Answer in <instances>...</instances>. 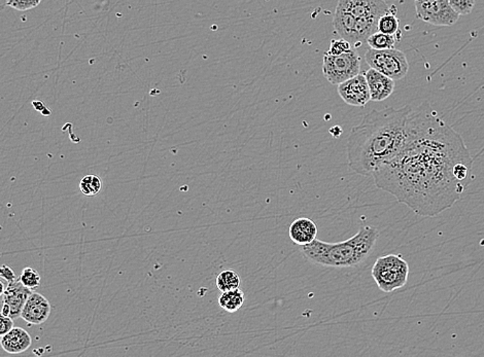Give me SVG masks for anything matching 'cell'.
Returning <instances> with one entry per match:
<instances>
[{
  "mask_svg": "<svg viewBox=\"0 0 484 357\" xmlns=\"http://www.w3.org/2000/svg\"><path fill=\"white\" fill-rule=\"evenodd\" d=\"M473 159L457 132L427 102L412 109L402 151L373 173L375 185L420 216L453 207L472 178Z\"/></svg>",
  "mask_w": 484,
  "mask_h": 357,
  "instance_id": "obj_1",
  "label": "cell"
},
{
  "mask_svg": "<svg viewBox=\"0 0 484 357\" xmlns=\"http://www.w3.org/2000/svg\"><path fill=\"white\" fill-rule=\"evenodd\" d=\"M411 106L374 109L351 129L347 138V160L351 171L372 176L379 167L396 157L409 137Z\"/></svg>",
  "mask_w": 484,
  "mask_h": 357,
  "instance_id": "obj_2",
  "label": "cell"
},
{
  "mask_svg": "<svg viewBox=\"0 0 484 357\" xmlns=\"http://www.w3.org/2000/svg\"><path fill=\"white\" fill-rule=\"evenodd\" d=\"M379 231L371 226H364L353 237L339 243H329L316 239L308 245L300 246L304 257L325 267H355L372 252Z\"/></svg>",
  "mask_w": 484,
  "mask_h": 357,
  "instance_id": "obj_3",
  "label": "cell"
},
{
  "mask_svg": "<svg viewBox=\"0 0 484 357\" xmlns=\"http://www.w3.org/2000/svg\"><path fill=\"white\" fill-rule=\"evenodd\" d=\"M373 279L383 293H392L407 284L409 265L401 255L379 257L372 267Z\"/></svg>",
  "mask_w": 484,
  "mask_h": 357,
  "instance_id": "obj_4",
  "label": "cell"
},
{
  "mask_svg": "<svg viewBox=\"0 0 484 357\" xmlns=\"http://www.w3.org/2000/svg\"><path fill=\"white\" fill-rule=\"evenodd\" d=\"M365 61L370 68L379 71L395 82L402 79L409 71V63L402 51L397 49H369L365 54Z\"/></svg>",
  "mask_w": 484,
  "mask_h": 357,
  "instance_id": "obj_5",
  "label": "cell"
},
{
  "mask_svg": "<svg viewBox=\"0 0 484 357\" xmlns=\"http://www.w3.org/2000/svg\"><path fill=\"white\" fill-rule=\"evenodd\" d=\"M323 73L332 84H339L361 73V58L353 50L340 55L325 53Z\"/></svg>",
  "mask_w": 484,
  "mask_h": 357,
  "instance_id": "obj_6",
  "label": "cell"
},
{
  "mask_svg": "<svg viewBox=\"0 0 484 357\" xmlns=\"http://www.w3.org/2000/svg\"><path fill=\"white\" fill-rule=\"evenodd\" d=\"M416 17L425 23L439 27L455 25L460 15L451 8L448 0H414Z\"/></svg>",
  "mask_w": 484,
  "mask_h": 357,
  "instance_id": "obj_7",
  "label": "cell"
},
{
  "mask_svg": "<svg viewBox=\"0 0 484 357\" xmlns=\"http://www.w3.org/2000/svg\"><path fill=\"white\" fill-rule=\"evenodd\" d=\"M338 94L346 105L363 107L371 101L370 90L364 73L338 84Z\"/></svg>",
  "mask_w": 484,
  "mask_h": 357,
  "instance_id": "obj_8",
  "label": "cell"
},
{
  "mask_svg": "<svg viewBox=\"0 0 484 357\" xmlns=\"http://www.w3.org/2000/svg\"><path fill=\"white\" fill-rule=\"evenodd\" d=\"M337 8L346 10L355 19H379L393 10L384 0H339Z\"/></svg>",
  "mask_w": 484,
  "mask_h": 357,
  "instance_id": "obj_9",
  "label": "cell"
},
{
  "mask_svg": "<svg viewBox=\"0 0 484 357\" xmlns=\"http://www.w3.org/2000/svg\"><path fill=\"white\" fill-rule=\"evenodd\" d=\"M31 293L32 289L23 285L20 278L8 282V287L4 289L1 312L13 319L20 317L22 309Z\"/></svg>",
  "mask_w": 484,
  "mask_h": 357,
  "instance_id": "obj_10",
  "label": "cell"
},
{
  "mask_svg": "<svg viewBox=\"0 0 484 357\" xmlns=\"http://www.w3.org/2000/svg\"><path fill=\"white\" fill-rule=\"evenodd\" d=\"M51 314V304L45 296L38 293H34L28 296L20 317L24 321L34 326L45 324Z\"/></svg>",
  "mask_w": 484,
  "mask_h": 357,
  "instance_id": "obj_11",
  "label": "cell"
},
{
  "mask_svg": "<svg viewBox=\"0 0 484 357\" xmlns=\"http://www.w3.org/2000/svg\"><path fill=\"white\" fill-rule=\"evenodd\" d=\"M364 75L370 90L371 101L381 102L394 93V79L373 68L365 71Z\"/></svg>",
  "mask_w": 484,
  "mask_h": 357,
  "instance_id": "obj_12",
  "label": "cell"
},
{
  "mask_svg": "<svg viewBox=\"0 0 484 357\" xmlns=\"http://www.w3.org/2000/svg\"><path fill=\"white\" fill-rule=\"evenodd\" d=\"M318 231V226L314 220L308 218H299L291 224L288 236L293 243L305 246L316 239Z\"/></svg>",
  "mask_w": 484,
  "mask_h": 357,
  "instance_id": "obj_13",
  "label": "cell"
},
{
  "mask_svg": "<svg viewBox=\"0 0 484 357\" xmlns=\"http://www.w3.org/2000/svg\"><path fill=\"white\" fill-rule=\"evenodd\" d=\"M2 349L10 354H20L29 349L32 344L30 335L22 328H13L0 340Z\"/></svg>",
  "mask_w": 484,
  "mask_h": 357,
  "instance_id": "obj_14",
  "label": "cell"
},
{
  "mask_svg": "<svg viewBox=\"0 0 484 357\" xmlns=\"http://www.w3.org/2000/svg\"><path fill=\"white\" fill-rule=\"evenodd\" d=\"M334 29L351 45H355V18L346 10L336 6L333 20Z\"/></svg>",
  "mask_w": 484,
  "mask_h": 357,
  "instance_id": "obj_15",
  "label": "cell"
},
{
  "mask_svg": "<svg viewBox=\"0 0 484 357\" xmlns=\"http://www.w3.org/2000/svg\"><path fill=\"white\" fill-rule=\"evenodd\" d=\"M243 304H244V294L240 289L225 291L219 298V305L221 308L228 313L237 312Z\"/></svg>",
  "mask_w": 484,
  "mask_h": 357,
  "instance_id": "obj_16",
  "label": "cell"
},
{
  "mask_svg": "<svg viewBox=\"0 0 484 357\" xmlns=\"http://www.w3.org/2000/svg\"><path fill=\"white\" fill-rule=\"evenodd\" d=\"M217 287L219 291L225 293V291H233V289H240V275L232 270H226L222 273L217 277Z\"/></svg>",
  "mask_w": 484,
  "mask_h": 357,
  "instance_id": "obj_17",
  "label": "cell"
},
{
  "mask_svg": "<svg viewBox=\"0 0 484 357\" xmlns=\"http://www.w3.org/2000/svg\"><path fill=\"white\" fill-rule=\"evenodd\" d=\"M398 40L399 36H388V34L376 31L367 38L366 43H368L370 49L388 50L394 49L395 45L398 42Z\"/></svg>",
  "mask_w": 484,
  "mask_h": 357,
  "instance_id": "obj_18",
  "label": "cell"
},
{
  "mask_svg": "<svg viewBox=\"0 0 484 357\" xmlns=\"http://www.w3.org/2000/svg\"><path fill=\"white\" fill-rule=\"evenodd\" d=\"M377 31L388 34V36H400L399 20L396 17V13L390 10L381 16L377 23Z\"/></svg>",
  "mask_w": 484,
  "mask_h": 357,
  "instance_id": "obj_19",
  "label": "cell"
},
{
  "mask_svg": "<svg viewBox=\"0 0 484 357\" xmlns=\"http://www.w3.org/2000/svg\"><path fill=\"white\" fill-rule=\"evenodd\" d=\"M102 189V181L98 175L89 174L82 177L80 183V190L82 195L88 197L96 196Z\"/></svg>",
  "mask_w": 484,
  "mask_h": 357,
  "instance_id": "obj_20",
  "label": "cell"
},
{
  "mask_svg": "<svg viewBox=\"0 0 484 357\" xmlns=\"http://www.w3.org/2000/svg\"><path fill=\"white\" fill-rule=\"evenodd\" d=\"M41 275L32 268L25 267L22 270L20 281L28 289H32V291L38 289L41 285Z\"/></svg>",
  "mask_w": 484,
  "mask_h": 357,
  "instance_id": "obj_21",
  "label": "cell"
},
{
  "mask_svg": "<svg viewBox=\"0 0 484 357\" xmlns=\"http://www.w3.org/2000/svg\"><path fill=\"white\" fill-rule=\"evenodd\" d=\"M448 2L460 16L471 14L475 8V0H448Z\"/></svg>",
  "mask_w": 484,
  "mask_h": 357,
  "instance_id": "obj_22",
  "label": "cell"
},
{
  "mask_svg": "<svg viewBox=\"0 0 484 357\" xmlns=\"http://www.w3.org/2000/svg\"><path fill=\"white\" fill-rule=\"evenodd\" d=\"M43 0H6V6L14 10L26 12L36 8Z\"/></svg>",
  "mask_w": 484,
  "mask_h": 357,
  "instance_id": "obj_23",
  "label": "cell"
},
{
  "mask_svg": "<svg viewBox=\"0 0 484 357\" xmlns=\"http://www.w3.org/2000/svg\"><path fill=\"white\" fill-rule=\"evenodd\" d=\"M351 47H353L351 43L347 42L344 38L333 40H331V45H330V49L327 53L331 54V55H340V54L351 51Z\"/></svg>",
  "mask_w": 484,
  "mask_h": 357,
  "instance_id": "obj_24",
  "label": "cell"
},
{
  "mask_svg": "<svg viewBox=\"0 0 484 357\" xmlns=\"http://www.w3.org/2000/svg\"><path fill=\"white\" fill-rule=\"evenodd\" d=\"M14 328V321L10 316L4 315L0 312V339L8 334L12 328Z\"/></svg>",
  "mask_w": 484,
  "mask_h": 357,
  "instance_id": "obj_25",
  "label": "cell"
},
{
  "mask_svg": "<svg viewBox=\"0 0 484 357\" xmlns=\"http://www.w3.org/2000/svg\"><path fill=\"white\" fill-rule=\"evenodd\" d=\"M0 277L6 279L8 282L16 280L17 279L16 274H15V272L13 271L12 268L8 267V266L6 265H3L0 267Z\"/></svg>",
  "mask_w": 484,
  "mask_h": 357,
  "instance_id": "obj_26",
  "label": "cell"
},
{
  "mask_svg": "<svg viewBox=\"0 0 484 357\" xmlns=\"http://www.w3.org/2000/svg\"><path fill=\"white\" fill-rule=\"evenodd\" d=\"M6 6V0H0V12L3 10Z\"/></svg>",
  "mask_w": 484,
  "mask_h": 357,
  "instance_id": "obj_27",
  "label": "cell"
},
{
  "mask_svg": "<svg viewBox=\"0 0 484 357\" xmlns=\"http://www.w3.org/2000/svg\"><path fill=\"white\" fill-rule=\"evenodd\" d=\"M4 289H4L3 283H2V281L0 280V296H3Z\"/></svg>",
  "mask_w": 484,
  "mask_h": 357,
  "instance_id": "obj_28",
  "label": "cell"
}]
</instances>
